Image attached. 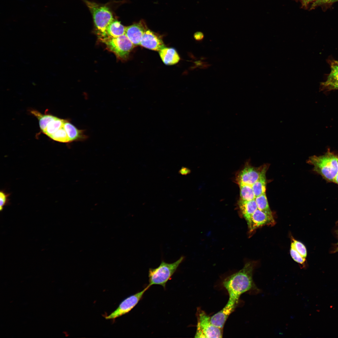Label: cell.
I'll return each instance as SVG.
<instances>
[{
  "mask_svg": "<svg viewBox=\"0 0 338 338\" xmlns=\"http://www.w3.org/2000/svg\"><path fill=\"white\" fill-rule=\"evenodd\" d=\"M253 263H248L241 269L224 280L223 285L229 294L225 306L235 309L242 294L250 290L259 291L253 280Z\"/></svg>",
  "mask_w": 338,
  "mask_h": 338,
  "instance_id": "obj_1",
  "label": "cell"
},
{
  "mask_svg": "<svg viewBox=\"0 0 338 338\" xmlns=\"http://www.w3.org/2000/svg\"><path fill=\"white\" fill-rule=\"evenodd\" d=\"M308 162L314 166V170L326 180L333 181L338 173V156L328 151L324 155L310 157Z\"/></svg>",
  "mask_w": 338,
  "mask_h": 338,
  "instance_id": "obj_2",
  "label": "cell"
},
{
  "mask_svg": "<svg viewBox=\"0 0 338 338\" xmlns=\"http://www.w3.org/2000/svg\"><path fill=\"white\" fill-rule=\"evenodd\" d=\"M82 0L88 7L92 15L99 38L105 37L107 27L115 19L111 12L105 6L100 5L87 0Z\"/></svg>",
  "mask_w": 338,
  "mask_h": 338,
  "instance_id": "obj_3",
  "label": "cell"
},
{
  "mask_svg": "<svg viewBox=\"0 0 338 338\" xmlns=\"http://www.w3.org/2000/svg\"><path fill=\"white\" fill-rule=\"evenodd\" d=\"M184 259L181 256L176 261L168 263L162 261L159 266L154 269L150 268L148 271L149 285H161L166 288L167 282L177 270Z\"/></svg>",
  "mask_w": 338,
  "mask_h": 338,
  "instance_id": "obj_4",
  "label": "cell"
},
{
  "mask_svg": "<svg viewBox=\"0 0 338 338\" xmlns=\"http://www.w3.org/2000/svg\"><path fill=\"white\" fill-rule=\"evenodd\" d=\"M107 48L120 59H127L134 45L125 34L116 37H106L99 38Z\"/></svg>",
  "mask_w": 338,
  "mask_h": 338,
  "instance_id": "obj_5",
  "label": "cell"
},
{
  "mask_svg": "<svg viewBox=\"0 0 338 338\" xmlns=\"http://www.w3.org/2000/svg\"><path fill=\"white\" fill-rule=\"evenodd\" d=\"M197 319L195 338H222L223 329L213 325L210 321V317L201 308L197 309Z\"/></svg>",
  "mask_w": 338,
  "mask_h": 338,
  "instance_id": "obj_6",
  "label": "cell"
},
{
  "mask_svg": "<svg viewBox=\"0 0 338 338\" xmlns=\"http://www.w3.org/2000/svg\"><path fill=\"white\" fill-rule=\"evenodd\" d=\"M151 286L148 284L143 290L131 295L123 300L117 308L105 318L107 320H115L130 312L141 299L145 292Z\"/></svg>",
  "mask_w": 338,
  "mask_h": 338,
  "instance_id": "obj_7",
  "label": "cell"
},
{
  "mask_svg": "<svg viewBox=\"0 0 338 338\" xmlns=\"http://www.w3.org/2000/svg\"><path fill=\"white\" fill-rule=\"evenodd\" d=\"M140 45L149 49L159 51L165 47L160 37L148 28L144 32Z\"/></svg>",
  "mask_w": 338,
  "mask_h": 338,
  "instance_id": "obj_8",
  "label": "cell"
},
{
  "mask_svg": "<svg viewBox=\"0 0 338 338\" xmlns=\"http://www.w3.org/2000/svg\"><path fill=\"white\" fill-rule=\"evenodd\" d=\"M147 28L145 23L141 20L125 27V34L134 46L140 45L143 35Z\"/></svg>",
  "mask_w": 338,
  "mask_h": 338,
  "instance_id": "obj_9",
  "label": "cell"
},
{
  "mask_svg": "<svg viewBox=\"0 0 338 338\" xmlns=\"http://www.w3.org/2000/svg\"><path fill=\"white\" fill-rule=\"evenodd\" d=\"M262 168L249 166H245L238 176V182L239 185L245 184L252 186L258 180Z\"/></svg>",
  "mask_w": 338,
  "mask_h": 338,
  "instance_id": "obj_10",
  "label": "cell"
},
{
  "mask_svg": "<svg viewBox=\"0 0 338 338\" xmlns=\"http://www.w3.org/2000/svg\"><path fill=\"white\" fill-rule=\"evenodd\" d=\"M274 223L273 216L269 215L257 209L252 215L248 226L250 231H253L261 226L273 225Z\"/></svg>",
  "mask_w": 338,
  "mask_h": 338,
  "instance_id": "obj_11",
  "label": "cell"
},
{
  "mask_svg": "<svg viewBox=\"0 0 338 338\" xmlns=\"http://www.w3.org/2000/svg\"><path fill=\"white\" fill-rule=\"evenodd\" d=\"M238 204L241 213L248 225L252 215L258 209L255 199L247 201L240 199Z\"/></svg>",
  "mask_w": 338,
  "mask_h": 338,
  "instance_id": "obj_12",
  "label": "cell"
},
{
  "mask_svg": "<svg viewBox=\"0 0 338 338\" xmlns=\"http://www.w3.org/2000/svg\"><path fill=\"white\" fill-rule=\"evenodd\" d=\"M159 54L163 62L167 65H172L177 63L180 58L175 49L165 47L159 51Z\"/></svg>",
  "mask_w": 338,
  "mask_h": 338,
  "instance_id": "obj_13",
  "label": "cell"
},
{
  "mask_svg": "<svg viewBox=\"0 0 338 338\" xmlns=\"http://www.w3.org/2000/svg\"><path fill=\"white\" fill-rule=\"evenodd\" d=\"M267 169L268 166L266 165L262 167L258 180L252 186L255 197L265 193L266 183V174Z\"/></svg>",
  "mask_w": 338,
  "mask_h": 338,
  "instance_id": "obj_14",
  "label": "cell"
},
{
  "mask_svg": "<svg viewBox=\"0 0 338 338\" xmlns=\"http://www.w3.org/2000/svg\"><path fill=\"white\" fill-rule=\"evenodd\" d=\"M233 310L224 307L222 310L210 317L211 323L214 326L223 329L224 324Z\"/></svg>",
  "mask_w": 338,
  "mask_h": 338,
  "instance_id": "obj_15",
  "label": "cell"
},
{
  "mask_svg": "<svg viewBox=\"0 0 338 338\" xmlns=\"http://www.w3.org/2000/svg\"><path fill=\"white\" fill-rule=\"evenodd\" d=\"M64 127L70 142L84 140L87 137L83 130L78 129L67 120H65Z\"/></svg>",
  "mask_w": 338,
  "mask_h": 338,
  "instance_id": "obj_16",
  "label": "cell"
},
{
  "mask_svg": "<svg viewBox=\"0 0 338 338\" xmlns=\"http://www.w3.org/2000/svg\"><path fill=\"white\" fill-rule=\"evenodd\" d=\"M125 27L122 25L120 22L114 19L107 27L105 37H119L125 34Z\"/></svg>",
  "mask_w": 338,
  "mask_h": 338,
  "instance_id": "obj_17",
  "label": "cell"
},
{
  "mask_svg": "<svg viewBox=\"0 0 338 338\" xmlns=\"http://www.w3.org/2000/svg\"><path fill=\"white\" fill-rule=\"evenodd\" d=\"M65 121V120L54 116L43 132L49 137L64 125Z\"/></svg>",
  "mask_w": 338,
  "mask_h": 338,
  "instance_id": "obj_18",
  "label": "cell"
},
{
  "mask_svg": "<svg viewBox=\"0 0 338 338\" xmlns=\"http://www.w3.org/2000/svg\"><path fill=\"white\" fill-rule=\"evenodd\" d=\"M255 199L258 209L269 215L273 216L265 193L256 197Z\"/></svg>",
  "mask_w": 338,
  "mask_h": 338,
  "instance_id": "obj_19",
  "label": "cell"
},
{
  "mask_svg": "<svg viewBox=\"0 0 338 338\" xmlns=\"http://www.w3.org/2000/svg\"><path fill=\"white\" fill-rule=\"evenodd\" d=\"M240 196L241 199L247 201H251L255 199L252 186L248 185H240Z\"/></svg>",
  "mask_w": 338,
  "mask_h": 338,
  "instance_id": "obj_20",
  "label": "cell"
},
{
  "mask_svg": "<svg viewBox=\"0 0 338 338\" xmlns=\"http://www.w3.org/2000/svg\"><path fill=\"white\" fill-rule=\"evenodd\" d=\"M49 137L54 140L63 143L70 142L64 125Z\"/></svg>",
  "mask_w": 338,
  "mask_h": 338,
  "instance_id": "obj_21",
  "label": "cell"
},
{
  "mask_svg": "<svg viewBox=\"0 0 338 338\" xmlns=\"http://www.w3.org/2000/svg\"><path fill=\"white\" fill-rule=\"evenodd\" d=\"M330 69L327 80H338V60H333L331 62Z\"/></svg>",
  "mask_w": 338,
  "mask_h": 338,
  "instance_id": "obj_22",
  "label": "cell"
},
{
  "mask_svg": "<svg viewBox=\"0 0 338 338\" xmlns=\"http://www.w3.org/2000/svg\"><path fill=\"white\" fill-rule=\"evenodd\" d=\"M291 246H292L303 257L306 258L307 250L305 246L302 243L293 239Z\"/></svg>",
  "mask_w": 338,
  "mask_h": 338,
  "instance_id": "obj_23",
  "label": "cell"
},
{
  "mask_svg": "<svg viewBox=\"0 0 338 338\" xmlns=\"http://www.w3.org/2000/svg\"><path fill=\"white\" fill-rule=\"evenodd\" d=\"M321 86L324 90H338V80H328L321 83Z\"/></svg>",
  "mask_w": 338,
  "mask_h": 338,
  "instance_id": "obj_24",
  "label": "cell"
},
{
  "mask_svg": "<svg viewBox=\"0 0 338 338\" xmlns=\"http://www.w3.org/2000/svg\"><path fill=\"white\" fill-rule=\"evenodd\" d=\"M290 254L293 259L296 262L303 264L305 258L303 257L292 246H291Z\"/></svg>",
  "mask_w": 338,
  "mask_h": 338,
  "instance_id": "obj_25",
  "label": "cell"
},
{
  "mask_svg": "<svg viewBox=\"0 0 338 338\" xmlns=\"http://www.w3.org/2000/svg\"><path fill=\"white\" fill-rule=\"evenodd\" d=\"M9 194L5 192L3 190H1L0 192V210L2 211L4 206L7 205L9 203Z\"/></svg>",
  "mask_w": 338,
  "mask_h": 338,
  "instance_id": "obj_26",
  "label": "cell"
},
{
  "mask_svg": "<svg viewBox=\"0 0 338 338\" xmlns=\"http://www.w3.org/2000/svg\"><path fill=\"white\" fill-rule=\"evenodd\" d=\"M298 1L301 3L302 7L303 8H306L311 3H313L317 0H294Z\"/></svg>",
  "mask_w": 338,
  "mask_h": 338,
  "instance_id": "obj_27",
  "label": "cell"
},
{
  "mask_svg": "<svg viewBox=\"0 0 338 338\" xmlns=\"http://www.w3.org/2000/svg\"><path fill=\"white\" fill-rule=\"evenodd\" d=\"M195 39L197 41H202L204 38V34L203 33L200 31L195 32L193 35Z\"/></svg>",
  "mask_w": 338,
  "mask_h": 338,
  "instance_id": "obj_28",
  "label": "cell"
},
{
  "mask_svg": "<svg viewBox=\"0 0 338 338\" xmlns=\"http://www.w3.org/2000/svg\"><path fill=\"white\" fill-rule=\"evenodd\" d=\"M333 0H317L312 4L311 8H314L318 5L330 2Z\"/></svg>",
  "mask_w": 338,
  "mask_h": 338,
  "instance_id": "obj_29",
  "label": "cell"
},
{
  "mask_svg": "<svg viewBox=\"0 0 338 338\" xmlns=\"http://www.w3.org/2000/svg\"><path fill=\"white\" fill-rule=\"evenodd\" d=\"M180 173L182 174H186L187 173V170L186 168H182L180 171Z\"/></svg>",
  "mask_w": 338,
  "mask_h": 338,
  "instance_id": "obj_30",
  "label": "cell"
},
{
  "mask_svg": "<svg viewBox=\"0 0 338 338\" xmlns=\"http://www.w3.org/2000/svg\"><path fill=\"white\" fill-rule=\"evenodd\" d=\"M333 182L338 184V173L335 177Z\"/></svg>",
  "mask_w": 338,
  "mask_h": 338,
  "instance_id": "obj_31",
  "label": "cell"
},
{
  "mask_svg": "<svg viewBox=\"0 0 338 338\" xmlns=\"http://www.w3.org/2000/svg\"><path fill=\"white\" fill-rule=\"evenodd\" d=\"M337 234H338V231H337ZM337 245H338V243H337Z\"/></svg>",
  "mask_w": 338,
  "mask_h": 338,
  "instance_id": "obj_32",
  "label": "cell"
},
{
  "mask_svg": "<svg viewBox=\"0 0 338 338\" xmlns=\"http://www.w3.org/2000/svg\"><path fill=\"white\" fill-rule=\"evenodd\" d=\"M337 250L338 251V248H337Z\"/></svg>",
  "mask_w": 338,
  "mask_h": 338,
  "instance_id": "obj_33",
  "label": "cell"
},
{
  "mask_svg": "<svg viewBox=\"0 0 338 338\" xmlns=\"http://www.w3.org/2000/svg\"><path fill=\"white\" fill-rule=\"evenodd\" d=\"M337 0V1H338V0Z\"/></svg>",
  "mask_w": 338,
  "mask_h": 338,
  "instance_id": "obj_34",
  "label": "cell"
}]
</instances>
